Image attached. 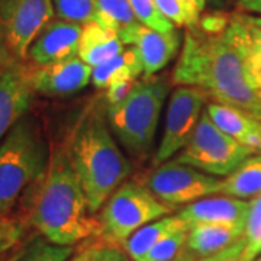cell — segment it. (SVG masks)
I'll use <instances>...</instances> for the list:
<instances>
[{"mask_svg": "<svg viewBox=\"0 0 261 261\" xmlns=\"http://www.w3.org/2000/svg\"><path fill=\"white\" fill-rule=\"evenodd\" d=\"M23 222L57 245L73 247L100 233L64 144H54L42 174L22 196Z\"/></svg>", "mask_w": 261, "mask_h": 261, "instance_id": "obj_1", "label": "cell"}, {"mask_svg": "<svg viewBox=\"0 0 261 261\" xmlns=\"http://www.w3.org/2000/svg\"><path fill=\"white\" fill-rule=\"evenodd\" d=\"M177 86L205 90L215 102L240 109L261 122V90L243 53L222 32L190 28L173 77Z\"/></svg>", "mask_w": 261, "mask_h": 261, "instance_id": "obj_2", "label": "cell"}, {"mask_svg": "<svg viewBox=\"0 0 261 261\" xmlns=\"http://www.w3.org/2000/svg\"><path fill=\"white\" fill-rule=\"evenodd\" d=\"M68 152L82 183L90 214L102 209L132 173V164L118 145L102 109L93 108L79 122Z\"/></svg>", "mask_w": 261, "mask_h": 261, "instance_id": "obj_3", "label": "cell"}, {"mask_svg": "<svg viewBox=\"0 0 261 261\" xmlns=\"http://www.w3.org/2000/svg\"><path fill=\"white\" fill-rule=\"evenodd\" d=\"M170 84L164 77L137 80L121 102L108 106V123L115 138L134 159H144L152 148Z\"/></svg>", "mask_w": 261, "mask_h": 261, "instance_id": "obj_4", "label": "cell"}, {"mask_svg": "<svg viewBox=\"0 0 261 261\" xmlns=\"http://www.w3.org/2000/svg\"><path fill=\"white\" fill-rule=\"evenodd\" d=\"M47 142L38 122L22 118L0 141V214H9L48 163Z\"/></svg>", "mask_w": 261, "mask_h": 261, "instance_id": "obj_5", "label": "cell"}, {"mask_svg": "<svg viewBox=\"0 0 261 261\" xmlns=\"http://www.w3.org/2000/svg\"><path fill=\"white\" fill-rule=\"evenodd\" d=\"M173 207L163 203L144 183L125 181L113 192L97 216L100 237L122 245L144 225L173 214Z\"/></svg>", "mask_w": 261, "mask_h": 261, "instance_id": "obj_6", "label": "cell"}, {"mask_svg": "<svg viewBox=\"0 0 261 261\" xmlns=\"http://www.w3.org/2000/svg\"><path fill=\"white\" fill-rule=\"evenodd\" d=\"M254 152L219 129L203 112L190 140L174 160L212 176H228Z\"/></svg>", "mask_w": 261, "mask_h": 261, "instance_id": "obj_7", "label": "cell"}, {"mask_svg": "<svg viewBox=\"0 0 261 261\" xmlns=\"http://www.w3.org/2000/svg\"><path fill=\"white\" fill-rule=\"evenodd\" d=\"M144 185L163 203L174 209L206 196L221 193L222 180L171 160L154 168L145 177Z\"/></svg>", "mask_w": 261, "mask_h": 261, "instance_id": "obj_8", "label": "cell"}, {"mask_svg": "<svg viewBox=\"0 0 261 261\" xmlns=\"http://www.w3.org/2000/svg\"><path fill=\"white\" fill-rule=\"evenodd\" d=\"M56 15L53 0H0V31L10 56L19 61Z\"/></svg>", "mask_w": 261, "mask_h": 261, "instance_id": "obj_9", "label": "cell"}, {"mask_svg": "<svg viewBox=\"0 0 261 261\" xmlns=\"http://www.w3.org/2000/svg\"><path fill=\"white\" fill-rule=\"evenodd\" d=\"M205 90L192 86H178L168 99L163 137L154 155V166L166 163L177 155L190 140L197 122L203 113Z\"/></svg>", "mask_w": 261, "mask_h": 261, "instance_id": "obj_10", "label": "cell"}, {"mask_svg": "<svg viewBox=\"0 0 261 261\" xmlns=\"http://www.w3.org/2000/svg\"><path fill=\"white\" fill-rule=\"evenodd\" d=\"M93 67L79 56L51 64L27 65L31 87L35 93L48 97L70 96L82 92L92 82Z\"/></svg>", "mask_w": 261, "mask_h": 261, "instance_id": "obj_11", "label": "cell"}, {"mask_svg": "<svg viewBox=\"0 0 261 261\" xmlns=\"http://www.w3.org/2000/svg\"><path fill=\"white\" fill-rule=\"evenodd\" d=\"M123 44L137 49L144 67V77L157 74L177 56L180 37L176 31L159 32L142 23L123 29L119 32Z\"/></svg>", "mask_w": 261, "mask_h": 261, "instance_id": "obj_12", "label": "cell"}, {"mask_svg": "<svg viewBox=\"0 0 261 261\" xmlns=\"http://www.w3.org/2000/svg\"><path fill=\"white\" fill-rule=\"evenodd\" d=\"M34 94L27 65L10 60L0 70V141L28 112Z\"/></svg>", "mask_w": 261, "mask_h": 261, "instance_id": "obj_13", "label": "cell"}, {"mask_svg": "<svg viewBox=\"0 0 261 261\" xmlns=\"http://www.w3.org/2000/svg\"><path fill=\"white\" fill-rule=\"evenodd\" d=\"M83 25L64 19L51 20L39 32L28 51L32 64L44 65L67 60L79 54Z\"/></svg>", "mask_w": 261, "mask_h": 261, "instance_id": "obj_14", "label": "cell"}, {"mask_svg": "<svg viewBox=\"0 0 261 261\" xmlns=\"http://www.w3.org/2000/svg\"><path fill=\"white\" fill-rule=\"evenodd\" d=\"M250 202L232 196H206L186 205L178 216L189 226L196 224H224L245 226Z\"/></svg>", "mask_w": 261, "mask_h": 261, "instance_id": "obj_15", "label": "cell"}, {"mask_svg": "<svg viewBox=\"0 0 261 261\" xmlns=\"http://www.w3.org/2000/svg\"><path fill=\"white\" fill-rule=\"evenodd\" d=\"M245 226L224 224H196L189 228L181 261H203L232 247L244 235Z\"/></svg>", "mask_w": 261, "mask_h": 261, "instance_id": "obj_16", "label": "cell"}, {"mask_svg": "<svg viewBox=\"0 0 261 261\" xmlns=\"http://www.w3.org/2000/svg\"><path fill=\"white\" fill-rule=\"evenodd\" d=\"M224 34L243 53L252 79L261 90V18L228 15Z\"/></svg>", "mask_w": 261, "mask_h": 261, "instance_id": "obj_17", "label": "cell"}, {"mask_svg": "<svg viewBox=\"0 0 261 261\" xmlns=\"http://www.w3.org/2000/svg\"><path fill=\"white\" fill-rule=\"evenodd\" d=\"M205 112L215 125L229 137L254 151H261V122L254 119L240 109L226 106L222 103L206 105Z\"/></svg>", "mask_w": 261, "mask_h": 261, "instance_id": "obj_18", "label": "cell"}, {"mask_svg": "<svg viewBox=\"0 0 261 261\" xmlns=\"http://www.w3.org/2000/svg\"><path fill=\"white\" fill-rule=\"evenodd\" d=\"M123 45L119 32L105 28L96 20H92L83 25L77 56L86 64L96 67L119 56L123 51Z\"/></svg>", "mask_w": 261, "mask_h": 261, "instance_id": "obj_19", "label": "cell"}, {"mask_svg": "<svg viewBox=\"0 0 261 261\" xmlns=\"http://www.w3.org/2000/svg\"><path fill=\"white\" fill-rule=\"evenodd\" d=\"M181 228H190L189 225L178 216H163L155 219L149 224L144 225L137 232H134L126 243L123 244V248L129 255L132 261H141L142 257L155 245L160 243L168 233L174 232Z\"/></svg>", "mask_w": 261, "mask_h": 261, "instance_id": "obj_20", "label": "cell"}, {"mask_svg": "<svg viewBox=\"0 0 261 261\" xmlns=\"http://www.w3.org/2000/svg\"><path fill=\"white\" fill-rule=\"evenodd\" d=\"M141 74H144V67L140 56L135 48L129 47L112 60L93 67L92 83L97 89H106L109 84L121 80L137 82Z\"/></svg>", "mask_w": 261, "mask_h": 261, "instance_id": "obj_21", "label": "cell"}, {"mask_svg": "<svg viewBox=\"0 0 261 261\" xmlns=\"http://www.w3.org/2000/svg\"><path fill=\"white\" fill-rule=\"evenodd\" d=\"M221 193L238 199L261 195V157H248L222 180Z\"/></svg>", "mask_w": 261, "mask_h": 261, "instance_id": "obj_22", "label": "cell"}, {"mask_svg": "<svg viewBox=\"0 0 261 261\" xmlns=\"http://www.w3.org/2000/svg\"><path fill=\"white\" fill-rule=\"evenodd\" d=\"M94 20L105 28L113 29L116 32L140 23L129 0H96Z\"/></svg>", "mask_w": 261, "mask_h": 261, "instance_id": "obj_23", "label": "cell"}, {"mask_svg": "<svg viewBox=\"0 0 261 261\" xmlns=\"http://www.w3.org/2000/svg\"><path fill=\"white\" fill-rule=\"evenodd\" d=\"M68 261H129V255L122 245L92 237L79 244Z\"/></svg>", "mask_w": 261, "mask_h": 261, "instance_id": "obj_24", "label": "cell"}, {"mask_svg": "<svg viewBox=\"0 0 261 261\" xmlns=\"http://www.w3.org/2000/svg\"><path fill=\"white\" fill-rule=\"evenodd\" d=\"M241 261H254L261 254V195L250 202V214L244 231Z\"/></svg>", "mask_w": 261, "mask_h": 261, "instance_id": "obj_25", "label": "cell"}, {"mask_svg": "<svg viewBox=\"0 0 261 261\" xmlns=\"http://www.w3.org/2000/svg\"><path fill=\"white\" fill-rule=\"evenodd\" d=\"M189 228L168 233L149 250L141 261H174L180 258L187 243Z\"/></svg>", "mask_w": 261, "mask_h": 261, "instance_id": "obj_26", "label": "cell"}, {"mask_svg": "<svg viewBox=\"0 0 261 261\" xmlns=\"http://www.w3.org/2000/svg\"><path fill=\"white\" fill-rule=\"evenodd\" d=\"M163 16L174 27L196 28L200 22V13L195 10L186 0H154Z\"/></svg>", "mask_w": 261, "mask_h": 261, "instance_id": "obj_27", "label": "cell"}, {"mask_svg": "<svg viewBox=\"0 0 261 261\" xmlns=\"http://www.w3.org/2000/svg\"><path fill=\"white\" fill-rule=\"evenodd\" d=\"M73 252V247L57 245L45 238H38L27 245L23 255L18 261H68Z\"/></svg>", "mask_w": 261, "mask_h": 261, "instance_id": "obj_28", "label": "cell"}, {"mask_svg": "<svg viewBox=\"0 0 261 261\" xmlns=\"http://www.w3.org/2000/svg\"><path fill=\"white\" fill-rule=\"evenodd\" d=\"M27 228L20 216L0 214V258L22 245Z\"/></svg>", "mask_w": 261, "mask_h": 261, "instance_id": "obj_29", "label": "cell"}, {"mask_svg": "<svg viewBox=\"0 0 261 261\" xmlns=\"http://www.w3.org/2000/svg\"><path fill=\"white\" fill-rule=\"evenodd\" d=\"M56 15L75 23H89L96 16V0H53Z\"/></svg>", "mask_w": 261, "mask_h": 261, "instance_id": "obj_30", "label": "cell"}, {"mask_svg": "<svg viewBox=\"0 0 261 261\" xmlns=\"http://www.w3.org/2000/svg\"><path fill=\"white\" fill-rule=\"evenodd\" d=\"M132 10L142 25L159 31V32H173L174 25L160 12L154 0H129Z\"/></svg>", "mask_w": 261, "mask_h": 261, "instance_id": "obj_31", "label": "cell"}, {"mask_svg": "<svg viewBox=\"0 0 261 261\" xmlns=\"http://www.w3.org/2000/svg\"><path fill=\"white\" fill-rule=\"evenodd\" d=\"M135 82H129V80H121V82H115V83L109 84L106 87V93H105V100L108 103V106H112L119 103L129 93Z\"/></svg>", "mask_w": 261, "mask_h": 261, "instance_id": "obj_32", "label": "cell"}, {"mask_svg": "<svg viewBox=\"0 0 261 261\" xmlns=\"http://www.w3.org/2000/svg\"><path fill=\"white\" fill-rule=\"evenodd\" d=\"M237 6L243 12L261 15V0H238Z\"/></svg>", "mask_w": 261, "mask_h": 261, "instance_id": "obj_33", "label": "cell"}, {"mask_svg": "<svg viewBox=\"0 0 261 261\" xmlns=\"http://www.w3.org/2000/svg\"><path fill=\"white\" fill-rule=\"evenodd\" d=\"M10 60V53L6 44H5V39H3V35H2V31H0V70L5 67V65L9 63Z\"/></svg>", "mask_w": 261, "mask_h": 261, "instance_id": "obj_34", "label": "cell"}, {"mask_svg": "<svg viewBox=\"0 0 261 261\" xmlns=\"http://www.w3.org/2000/svg\"><path fill=\"white\" fill-rule=\"evenodd\" d=\"M25 250H27V245H20L16 250H13V251H10L9 254L3 255V257L0 258V261H18L19 258L23 255Z\"/></svg>", "mask_w": 261, "mask_h": 261, "instance_id": "obj_35", "label": "cell"}, {"mask_svg": "<svg viewBox=\"0 0 261 261\" xmlns=\"http://www.w3.org/2000/svg\"><path fill=\"white\" fill-rule=\"evenodd\" d=\"M186 2L199 13H202L206 8V0H186Z\"/></svg>", "mask_w": 261, "mask_h": 261, "instance_id": "obj_36", "label": "cell"}, {"mask_svg": "<svg viewBox=\"0 0 261 261\" xmlns=\"http://www.w3.org/2000/svg\"><path fill=\"white\" fill-rule=\"evenodd\" d=\"M254 261H261V257H257V258H255Z\"/></svg>", "mask_w": 261, "mask_h": 261, "instance_id": "obj_37", "label": "cell"}, {"mask_svg": "<svg viewBox=\"0 0 261 261\" xmlns=\"http://www.w3.org/2000/svg\"><path fill=\"white\" fill-rule=\"evenodd\" d=\"M174 261H181V260H174Z\"/></svg>", "mask_w": 261, "mask_h": 261, "instance_id": "obj_38", "label": "cell"}]
</instances>
